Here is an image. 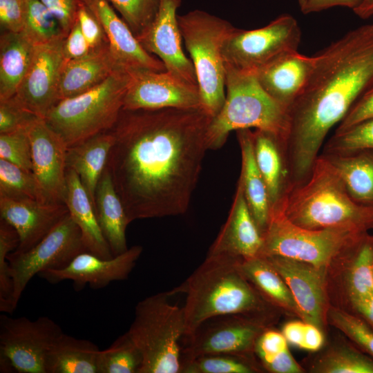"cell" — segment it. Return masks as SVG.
I'll list each match as a JSON object with an SVG mask.
<instances>
[{"label": "cell", "mask_w": 373, "mask_h": 373, "mask_svg": "<svg viewBox=\"0 0 373 373\" xmlns=\"http://www.w3.org/2000/svg\"><path fill=\"white\" fill-rule=\"evenodd\" d=\"M325 343V333L318 327L306 322L303 341L300 349L316 352Z\"/></svg>", "instance_id": "obj_53"}, {"label": "cell", "mask_w": 373, "mask_h": 373, "mask_svg": "<svg viewBox=\"0 0 373 373\" xmlns=\"http://www.w3.org/2000/svg\"><path fill=\"white\" fill-rule=\"evenodd\" d=\"M99 350L93 342L64 332L48 352L46 373H97Z\"/></svg>", "instance_id": "obj_34"}, {"label": "cell", "mask_w": 373, "mask_h": 373, "mask_svg": "<svg viewBox=\"0 0 373 373\" xmlns=\"http://www.w3.org/2000/svg\"><path fill=\"white\" fill-rule=\"evenodd\" d=\"M307 0H298V5L301 9L305 4Z\"/></svg>", "instance_id": "obj_57"}, {"label": "cell", "mask_w": 373, "mask_h": 373, "mask_svg": "<svg viewBox=\"0 0 373 373\" xmlns=\"http://www.w3.org/2000/svg\"><path fill=\"white\" fill-rule=\"evenodd\" d=\"M113 141L109 131L67 149L66 169L77 173L94 206L95 189L106 166Z\"/></svg>", "instance_id": "obj_30"}, {"label": "cell", "mask_w": 373, "mask_h": 373, "mask_svg": "<svg viewBox=\"0 0 373 373\" xmlns=\"http://www.w3.org/2000/svg\"><path fill=\"white\" fill-rule=\"evenodd\" d=\"M262 236L247 206L238 180L227 219L207 255H225L241 260L259 256Z\"/></svg>", "instance_id": "obj_23"}, {"label": "cell", "mask_w": 373, "mask_h": 373, "mask_svg": "<svg viewBox=\"0 0 373 373\" xmlns=\"http://www.w3.org/2000/svg\"><path fill=\"white\" fill-rule=\"evenodd\" d=\"M240 266L246 278L267 302L282 313L301 319L288 286L265 257L241 260Z\"/></svg>", "instance_id": "obj_32"}, {"label": "cell", "mask_w": 373, "mask_h": 373, "mask_svg": "<svg viewBox=\"0 0 373 373\" xmlns=\"http://www.w3.org/2000/svg\"><path fill=\"white\" fill-rule=\"evenodd\" d=\"M373 149V119L334 133L323 145L322 154L345 155Z\"/></svg>", "instance_id": "obj_43"}, {"label": "cell", "mask_w": 373, "mask_h": 373, "mask_svg": "<svg viewBox=\"0 0 373 373\" xmlns=\"http://www.w3.org/2000/svg\"><path fill=\"white\" fill-rule=\"evenodd\" d=\"M178 19L195 70L202 108L213 118L220 111L225 101L222 46L234 26L202 10L178 15Z\"/></svg>", "instance_id": "obj_8"}, {"label": "cell", "mask_w": 373, "mask_h": 373, "mask_svg": "<svg viewBox=\"0 0 373 373\" xmlns=\"http://www.w3.org/2000/svg\"><path fill=\"white\" fill-rule=\"evenodd\" d=\"M117 70L119 69L109 48L90 53L80 59L65 60L58 86L59 100L79 95L94 88Z\"/></svg>", "instance_id": "obj_28"}, {"label": "cell", "mask_w": 373, "mask_h": 373, "mask_svg": "<svg viewBox=\"0 0 373 373\" xmlns=\"http://www.w3.org/2000/svg\"><path fill=\"white\" fill-rule=\"evenodd\" d=\"M240 261L225 255H207L191 275L170 291L171 295L186 294L182 307L184 337L207 320L222 315H243L274 326L282 312L249 281L240 269Z\"/></svg>", "instance_id": "obj_3"}, {"label": "cell", "mask_w": 373, "mask_h": 373, "mask_svg": "<svg viewBox=\"0 0 373 373\" xmlns=\"http://www.w3.org/2000/svg\"><path fill=\"white\" fill-rule=\"evenodd\" d=\"M254 156L265 181L271 214L278 211L289 188L283 142L275 134L260 129L252 131Z\"/></svg>", "instance_id": "obj_25"}, {"label": "cell", "mask_w": 373, "mask_h": 373, "mask_svg": "<svg viewBox=\"0 0 373 373\" xmlns=\"http://www.w3.org/2000/svg\"><path fill=\"white\" fill-rule=\"evenodd\" d=\"M211 119L202 108L122 110L106 168L130 222L186 212Z\"/></svg>", "instance_id": "obj_1"}, {"label": "cell", "mask_w": 373, "mask_h": 373, "mask_svg": "<svg viewBox=\"0 0 373 373\" xmlns=\"http://www.w3.org/2000/svg\"><path fill=\"white\" fill-rule=\"evenodd\" d=\"M321 155L337 171L351 198L361 205L373 207V149Z\"/></svg>", "instance_id": "obj_33"}, {"label": "cell", "mask_w": 373, "mask_h": 373, "mask_svg": "<svg viewBox=\"0 0 373 373\" xmlns=\"http://www.w3.org/2000/svg\"><path fill=\"white\" fill-rule=\"evenodd\" d=\"M362 19H367L373 15V0H363L361 4L353 10Z\"/></svg>", "instance_id": "obj_56"}, {"label": "cell", "mask_w": 373, "mask_h": 373, "mask_svg": "<svg viewBox=\"0 0 373 373\" xmlns=\"http://www.w3.org/2000/svg\"><path fill=\"white\" fill-rule=\"evenodd\" d=\"M327 323L343 333L361 351L373 358V329L363 320L354 314L330 306Z\"/></svg>", "instance_id": "obj_41"}, {"label": "cell", "mask_w": 373, "mask_h": 373, "mask_svg": "<svg viewBox=\"0 0 373 373\" xmlns=\"http://www.w3.org/2000/svg\"><path fill=\"white\" fill-rule=\"evenodd\" d=\"M35 45L23 32H2L0 38V101L15 95L31 64Z\"/></svg>", "instance_id": "obj_31"}, {"label": "cell", "mask_w": 373, "mask_h": 373, "mask_svg": "<svg viewBox=\"0 0 373 373\" xmlns=\"http://www.w3.org/2000/svg\"><path fill=\"white\" fill-rule=\"evenodd\" d=\"M59 22L66 35L77 18L80 0H40Z\"/></svg>", "instance_id": "obj_50"}, {"label": "cell", "mask_w": 373, "mask_h": 373, "mask_svg": "<svg viewBox=\"0 0 373 373\" xmlns=\"http://www.w3.org/2000/svg\"><path fill=\"white\" fill-rule=\"evenodd\" d=\"M130 79L129 73L117 70L94 88L59 100L44 120L68 148L109 131L123 108Z\"/></svg>", "instance_id": "obj_7"}, {"label": "cell", "mask_w": 373, "mask_h": 373, "mask_svg": "<svg viewBox=\"0 0 373 373\" xmlns=\"http://www.w3.org/2000/svg\"><path fill=\"white\" fill-rule=\"evenodd\" d=\"M345 312L361 318L373 329V295L354 303Z\"/></svg>", "instance_id": "obj_55"}, {"label": "cell", "mask_w": 373, "mask_h": 373, "mask_svg": "<svg viewBox=\"0 0 373 373\" xmlns=\"http://www.w3.org/2000/svg\"><path fill=\"white\" fill-rule=\"evenodd\" d=\"M0 195L55 203L47 198L32 172L3 159H0Z\"/></svg>", "instance_id": "obj_39"}, {"label": "cell", "mask_w": 373, "mask_h": 373, "mask_svg": "<svg viewBox=\"0 0 373 373\" xmlns=\"http://www.w3.org/2000/svg\"><path fill=\"white\" fill-rule=\"evenodd\" d=\"M265 370L254 353H216L183 363L180 373H261Z\"/></svg>", "instance_id": "obj_37"}, {"label": "cell", "mask_w": 373, "mask_h": 373, "mask_svg": "<svg viewBox=\"0 0 373 373\" xmlns=\"http://www.w3.org/2000/svg\"><path fill=\"white\" fill-rule=\"evenodd\" d=\"M182 0H160L157 15L141 35L142 47L164 64L165 70L181 80L198 86L192 61L184 54L177 10Z\"/></svg>", "instance_id": "obj_18"}, {"label": "cell", "mask_w": 373, "mask_h": 373, "mask_svg": "<svg viewBox=\"0 0 373 373\" xmlns=\"http://www.w3.org/2000/svg\"><path fill=\"white\" fill-rule=\"evenodd\" d=\"M271 326L261 320L243 315L229 314L211 318L192 334L184 338L181 366L205 354H253L257 338Z\"/></svg>", "instance_id": "obj_13"}, {"label": "cell", "mask_w": 373, "mask_h": 373, "mask_svg": "<svg viewBox=\"0 0 373 373\" xmlns=\"http://www.w3.org/2000/svg\"><path fill=\"white\" fill-rule=\"evenodd\" d=\"M264 257L288 286L301 320L318 327L325 333L329 325L327 313L331 306L327 291V269L282 256Z\"/></svg>", "instance_id": "obj_14"}, {"label": "cell", "mask_w": 373, "mask_h": 373, "mask_svg": "<svg viewBox=\"0 0 373 373\" xmlns=\"http://www.w3.org/2000/svg\"><path fill=\"white\" fill-rule=\"evenodd\" d=\"M306 322L297 318L285 323L281 329L287 342L300 348L305 330Z\"/></svg>", "instance_id": "obj_54"}, {"label": "cell", "mask_w": 373, "mask_h": 373, "mask_svg": "<svg viewBox=\"0 0 373 373\" xmlns=\"http://www.w3.org/2000/svg\"><path fill=\"white\" fill-rule=\"evenodd\" d=\"M136 37L146 30L154 21L160 0H108Z\"/></svg>", "instance_id": "obj_44"}, {"label": "cell", "mask_w": 373, "mask_h": 373, "mask_svg": "<svg viewBox=\"0 0 373 373\" xmlns=\"http://www.w3.org/2000/svg\"><path fill=\"white\" fill-rule=\"evenodd\" d=\"M38 118L24 108L14 96L0 101V134L28 128Z\"/></svg>", "instance_id": "obj_46"}, {"label": "cell", "mask_w": 373, "mask_h": 373, "mask_svg": "<svg viewBox=\"0 0 373 373\" xmlns=\"http://www.w3.org/2000/svg\"><path fill=\"white\" fill-rule=\"evenodd\" d=\"M373 119V86L352 106L338 124L334 133L343 132L363 122Z\"/></svg>", "instance_id": "obj_49"}, {"label": "cell", "mask_w": 373, "mask_h": 373, "mask_svg": "<svg viewBox=\"0 0 373 373\" xmlns=\"http://www.w3.org/2000/svg\"><path fill=\"white\" fill-rule=\"evenodd\" d=\"M26 12V0H0V25L2 32H23Z\"/></svg>", "instance_id": "obj_48"}, {"label": "cell", "mask_w": 373, "mask_h": 373, "mask_svg": "<svg viewBox=\"0 0 373 373\" xmlns=\"http://www.w3.org/2000/svg\"><path fill=\"white\" fill-rule=\"evenodd\" d=\"M27 12L23 32L35 46L65 37L59 22L40 0H26Z\"/></svg>", "instance_id": "obj_40"}, {"label": "cell", "mask_w": 373, "mask_h": 373, "mask_svg": "<svg viewBox=\"0 0 373 373\" xmlns=\"http://www.w3.org/2000/svg\"><path fill=\"white\" fill-rule=\"evenodd\" d=\"M165 108H202L198 86L188 84L166 70H141L131 75L122 109Z\"/></svg>", "instance_id": "obj_17"}, {"label": "cell", "mask_w": 373, "mask_h": 373, "mask_svg": "<svg viewBox=\"0 0 373 373\" xmlns=\"http://www.w3.org/2000/svg\"><path fill=\"white\" fill-rule=\"evenodd\" d=\"M314 61V56L292 51L269 62L255 75L262 88L288 110L305 84Z\"/></svg>", "instance_id": "obj_24"}, {"label": "cell", "mask_w": 373, "mask_h": 373, "mask_svg": "<svg viewBox=\"0 0 373 373\" xmlns=\"http://www.w3.org/2000/svg\"><path fill=\"white\" fill-rule=\"evenodd\" d=\"M225 90L224 105L208 128L209 149L221 148L230 132L250 128L272 133L284 144L288 110L262 88L255 74L225 66Z\"/></svg>", "instance_id": "obj_5"}, {"label": "cell", "mask_w": 373, "mask_h": 373, "mask_svg": "<svg viewBox=\"0 0 373 373\" xmlns=\"http://www.w3.org/2000/svg\"><path fill=\"white\" fill-rule=\"evenodd\" d=\"M327 285L331 306L344 311L373 295V236L367 233L327 268Z\"/></svg>", "instance_id": "obj_16"}, {"label": "cell", "mask_w": 373, "mask_h": 373, "mask_svg": "<svg viewBox=\"0 0 373 373\" xmlns=\"http://www.w3.org/2000/svg\"><path fill=\"white\" fill-rule=\"evenodd\" d=\"M63 202L79 227L86 250L102 258L113 257L98 224L93 202L77 173L66 169Z\"/></svg>", "instance_id": "obj_26"}, {"label": "cell", "mask_w": 373, "mask_h": 373, "mask_svg": "<svg viewBox=\"0 0 373 373\" xmlns=\"http://www.w3.org/2000/svg\"><path fill=\"white\" fill-rule=\"evenodd\" d=\"M281 331L267 327L257 338L254 352L264 369L271 373H303L305 369L291 354Z\"/></svg>", "instance_id": "obj_36"}, {"label": "cell", "mask_w": 373, "mask_h": 373, "mask_svg": "<svg viewBox=\"0 0 373 373\" xmlns=\"http://www.w3.org/2000/svg\"><path fill=\"white\" fill-rule=\"evenodd\" d=\"M76 19L92 52H98L108 48L107 38L102 24L82 0H80Z\"/></svg>", "instance_id": "obj_47"}, {"label": "cell", "mask_w": 373, "mask_h": 373, "mask_svg": "<svg viewBox=\"0 0 373 373\" xmlns=\"http://www.w3.org/2000/svg\"><path fill=\"white\" fill-rule=\"evenodd\" d=\"M65 37L35 46L30 67L14 96L24 108L44 119L59 101Z\"/></svg>", "instance_id": "obj_15"}, {"label": "cell", "mask_w": 373, "mask_h": 373, "mask_svg": "<svg viewBox=\"0 0 373 373\" xmlns=\"http://www.w3.org/2000/svg\"><path fill=\"white\" fill-rule=\"evenodd\" d=\"M307 363L305 370L312 373H373V358L353 343L335 340L316 352Z\"/></svg>", "instance_id": "obj_35"}, {"label": "cell", "mask_w": 373, "mask_h": 373, "mask_svg": "<svg viewBox=\"0 0 373 373\" xmlns=\"http://www.w3.org/2000/svg\"><path fill=\"white\" fill-rule=\"evenodd\" d=\"M68 213L64 203L0 195L1 219L17 231L19 242L15 251L17 252L26 251L35 246Z\"/></svg>", "instance_id": "obj_22"}, {"label": "cell", "mask_w": 373, "mask_h": 373, "mask_svg": "<svg viewBox=\"0 0 373 373\" xmlns=\"http://www.w3.org/2000/svg\"><path fill=\"white\" fill-rule=\"evenodd\" d=\"M102 24L117 68L130 75L141 70L164 71L163 63L140 44L108 0H82Z\"/></svg>", "instance_id": "obj_20"}, {"label": "cell", "mask_w": 373, "mask_h": 373, "mask_svg": "<svg viewBox=\"0 0 373 373\" xmlns=\"http://www.w3.org/2000/svg\"><path fill=\"white\" fill-rule=\"evenodd\" d=\"M64 332L50 318L0 316L1 372L46 373L45 362L54 342Z\"/></svg>", "instance_id": "obj_11"}, {"label": "cell", "mask_w": 373, "mask_h": 373, "mask_svg": "<svg viewBox=\"0 0 373 373\" xmlns=\"http://www.w3.org/2000/svg\"><path fill=\"white\" fill-rule=\"evenodd\" d=\"M88 251L81 231L68 213L35 246L8 256L12 280L14 312L29 281L40 272L64 268L79 254Z\"/></svg>", "instance_id": "obj_12"}, {"label": "cell", "mask_w": 373, "mask_h": 373, "mask_svg": "<svg viewBox=\"0 0 373 373\" xmlns=\"http://www.w3.org/2000/svg\"><path fill=\"white\" fill-rule=\"evenodd\" d=\"M277 212L307 229H373V207L351 198L337 171L322 155L306 180L289 189Z\"/></svg>", "instance_id": "obj_4"}, {"label": "cell", "mask_w": 373, "mask_h": 373, "mask_svg": "<svg viewBox=\"0 0 373 373\" xmlns=\"http://www.w3.org/2000/svg\"><path fill=\"white\" fill-rule=\"evenodd\" d=\"M142 251V246L135 245L108 259L85 251L77 255L64 268L45 270L38 276L52 284L71 280L77 290H81L86 285L92 289H102L112 282L126 280Z\"/></svg>", "instance_id": "obj_19"}, {"label": "cell", "mask_w": 373, "mask_h": 373, "mask_svg": "<svg viewBox=\"0 0 373 373\" xmlns=\"http://www.w3.org/2000/svg\"><path fill=\"white\" fill-rule=\"evenodd\" d=\"M0 159L32 172V149L28 128L0 134Z\"/></svg>", "instance_id": "obj_45"}, {"label": "cell", "mask_w": 373, "mask_h": 373, "mask_svg": "<svg viewBox=\"0 0 373 373\" xmlns=\"http://www.w3.org/2000/svg\"><path fill=\"white\" fill-rule=\"evenodd\" d=\"M368 233L348 229L312 230L289 221L280 212L271 215L259 256H278L327 268Z\"/></svg>", "instance_id": "obj_9"}, {"label": "cell", "mask_w": 373, "mask_h": 373, "mask_svg": "<svg viewBox=\"0 0 373 373\" xmlns=\"http://www.w3.org/2000/svg\"><path fill=\"white\" fill-rule=\"evenodd\" d=\"M63 52L65 60L77 59L93 53L77 19L64 39Z\"/></svg>", "instance_id": "obj_51"}, {"label": "cell", "mask_w": 373, "mask_h": 373, "mask_svg": "<svg viewBox=\"0 0 373 373\" xmlns=\"http://www.w3.org/2000/svg\"><path fill=\"white\" fill-rule=\"evenodd\" d=\"M19 242L17 231L5 220H0V311L12 314V280L8 256Z\"/></svg>", "instance_id": "obj_42"}, {"label": "cell", "mask_w": 373, "mask_h": 373, "mask_svg": "<svg viewBox=\"0 0 373 373\" xmlns=\"http://www.w3.org/2000/svg\"><path fill=\"white\" fill-rule=\"evenodd\" d=\"M241 151V171L239 177L251 214L262 236L268 227L270 206L265 181L256 162L252 131L250 128L236 131Z\"/></svg>", "instance_id": "obj_29"}, {"label": "cell", "mask_w": 373, "mask_h": 373, "mask_svg": "<svg viewBox=\"0 0 373 373\" xmlns=\"http://www.w3.org/2000/svg\"><path fill=\"white\" fill-rule=\"evenodd\" d=\"M94 209L113 256L126 251L128 249L126 231L131 222L106 166L95 189Z\"/></svg>", "instance_id": "obj_27"}, {"label": "cell", "mask_w": 373, "mask_h": 373, "mask_svg": "<svg viewBox=\"0 0 373 373\" xmlns=\"http://www.w3.org/2000/svg\"><path fill=\"white\" fill-rule=\"evenodd\" d=\"M363 0H307L300 9L303 14L316 12L334 6H343L352 9L357 8Z\"/></svg>", "instance_id": "obj_52"}, {"label": "cell", "mask_w": 373, "mask_h": 373, "mask_svg": "<svg viewBox=\"0 0 373 373\" xmlns=\"http://www.w3.org/2000/svg\"><path fill=\"white\" fill-rule=\"evenodd\" d=\"M31 143L32 173L52 202L64 203L67 146L44 118L28 127Z\"/></svg>", "instance_id": "obj_21"}, {"label": "cell", "mask_w": 373, "mask_h": 373, "mask_svg": "<svg viewBox=\"0 0 373 373\" xmlns=\"http://www.w3.org/2000/svg\"><path fill=\"white\" fill-rule=\"evenodd\" d=\"M142 365V354L127 332L99 350L97 359V373H140Z\"/></svg>", "instance_id": "obj_38"}, {"label": "cell", "mask_w": 373, "mask_h": 373, "mask_svg": "<svg viewBox=\"0 0 373 373\" xmlns=\"http://www.w3.org/2000/svg\"><path fill=\"white\" fill-rule=\"evenodd\" d=\"M300 38L297 21L287 14L260 28L243 30L234 27L222 46L224 65L255 74L278 57L298 50Z\"/></svg>", "instance_id": "obj_10"}, {"label": "cell", "mask_w": 373, "mask_h": 373, "mask_svg": "<svg viewBox=\"0 0 373 373\" xmlns=\"http://www.w3.org/2000/svg\"><path fill=\"white\" fill-rule=\"evenodd\" d=\"M170 292L157 293L135 306L127 331L140 350V373H180L186 325L183 308L169 302Z\"/></svg>", "instance_id": "obj_6"}, {"label": "cell", "mask_w": 373, "mask_h": 373, "mask_svg": "<svg viewBox=\"0 0 373 373\" xmlns=\"http://www.w3.org/2000/svg\"><path fill=\"white\" fill-rule=\"evenodd\" d=\"M314 58L305 84L288 108L283 151L290 186L306 180L329 130L373 86V24L349 31Z\"/></svg>", "instance_id": "obj_2"}]
</instances>
